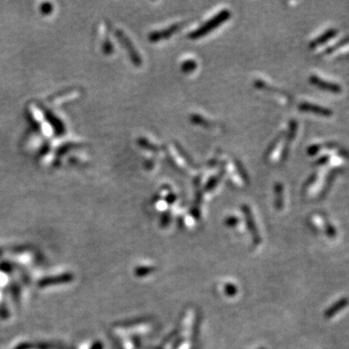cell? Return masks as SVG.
I'll list each match as a JSON object with an SVG mask.
<instances>
[{"label": "cell", "mask_w": 349, "mask_h": 349, "mask_svg": "<svg viewBox=\"0 0 349 349\" xmlns=\"http://www.w3.org/2000/svg\"><path fill=\"white\" fill-rule=\"evenodd\" d=\"M308 82L322 91H329L334 94H339L342 91V88L340 87V85L331 81L323 80L321 77L317 76L315 74H312L309 76Z\"/></svg>", "instance_id": "cell-3"}, {"label": "cell", "mask_w": 349, "mask_h": 349, "mask_svg": "<svg viewBox=\"0 0 349 349\" xmlns=\"http://www.w3.org/2000/svg\"><path fill=\"white\" fill-rule=\"evenodd\" d=\"M274 206L277 211H280L283 207V184L277 182L274 184Z\"/></svg>", "instance_id": "cell-12"}, {"label": "cell", "mask_w": 349, "mask_h": 349, "mask_svg": "<svg viewBox=\"0 0 349 349\" xmlns=\"http://www.w3.org/2000/svg\"><path fill=\"white\" fill-rule=\"evenodd\" d=\"M330 159H331V156H330L329 154H323V155L319 156L317 159H315V160H314V162H313L312 166H315V167L324 166V165H326V164H328V163H329Z\"/></svg>", "instance_id": "cell-19"}, {"label": "cell", "mask_w": 349, "mask_h": 349, "mask_svg": "<svg viewBox=\"0 0 349 349\" xmlns=\"http://www.w3.org/2000/svg\"><path fill=\"white\" fill-rule=\"evenodd\" d=\"M173 145H174L175 150L179 153V155L182 157V159H183V161H184L189 167L192 168V169H199V168H200V165L194 161V159L192 158V156L190 155V153L184 149V147L182 146L180 142H178V141L175 140V141H173Z\"/></svg>", "instance_id": "cell-10"}, {"label": "cell", "mask_w": 349, "mask_h": 349, "mask_svg": "<svg viewBox=\"0 0 349 349\" xmlns=\"http://www.w3.org/2000/svg\"><path fill=\"white\" fill-rule=\"evenodd\" d=\"M189 121L193 124L201 126L203 128H206V129H213V128H216L218 126V124L216 122L210 121V120L206 119L204 116H201L196 113H193L190 115Z\"/></svg>", "instance_id": "cell-11"}, {"label": "cell", "mask_w": 349, "mask_h": 349, "mask_svg": "<svg viewBox=\"0 0 349 349\" xmlns=\"http://www.w3.org/2000/svg\"><path fill=\"white\" fill-rule=\"evenodd\" d=\"M165 151H166V153H167L168 160H169L171 166L174 168L176 171H178V172H180V173H182V174H184V173H183V169H182V167H180L179 164H177V162H176L175 159L173 158L172 154H170V152H168L167 149H165ZM184 175H185V174H184Z\"/></svg>", "instance_id": "cell-22"}, {"label": "cell", "mask_w": 349, "mask_h": 349, "mask_svg": "<svg viewBox=\"0 0 349 349\" xmlns=\"http://www.w3.org/2000/svg\"><path fill=\"white\" fill-rule=\"evenodd\" d=\"M321 150H322V144H317V143H315V144H312V145H310V146L307 147V149H306V153H307V155H309V156H314V155H316Z\"/></svg>", "instance_id": "cell-20"}, {"label": "cell", "mask_w": 349, "mask_h": 349, "mask_svg": "<svg viewBox=\"0 0 349 349\" xmlns=\"http://www.w3.org/2000/svg\"><path fill=\"white\" fill-rule=\"evenodd\" d=\"M176 199H177L176 194L173 193V192H171V193L168 194L167 197H166V201H167L168 204H171V205H172V204L176 201Z\"/></svg>", "instance_id": "cell-23"}, {"label": "cell", "mask_w": 349, "mask_h": 349, "mask_svg": "<svg viewBox=\"0 0 349 349\" xmlns=\"http://www.w3.org/2000/svg\"><path fill=\"white\" fill-rule=\"evenodd\" d=\"M348 44V36H344L342 39H340L339 41H337L335 44L327 47L325 50H323L320 54V56H329L331 54H333L336 50L344 47Z\"/></svg>", "instance_id": "cell-15"}, {"label": "cell", "mask_w": 349, "mask_h": 349, "mask_svg": "<svg viewBox=\"0 0 349 349\" xmlns=\"http://www.w3.org/2000/svg\"><path fill=\"white\" fill-rule=\"evenodd\" d=\"M253 86L255 89L257 90H261V91H269V92H272V93H275V94H278V95H281L287 99H291V96L289 94L288 92H286L281 89H278V88H275V87H273L271 85H269L267 82L261 80V79H255L253 81Z\"/></svg>", "instance_id": "cell-9"}, {"label": "cell", "mask_w": 349, "mask_h": 349, "mask_svg": "<svg viewBox=\"0 0 349 349\" xmlns=\"http://www.w3.org/2000/svg\"><path fill=\"white\" fill-rule=\"evenodd\" d=\"M234 165H235V169H236V172L237 174L239 175V177L242 179L245 184H249V175L246 171L245 167L243 166V162L237 158L234 159Z\"/></svg>", "instance_id": "cell-14"}, {"label": "cell", "mask_w": 349, "mask_h": 349, "mask_svg": "<svg viewBox=\"0 0 349 349\" xmlns=\"http://www.w3.org/2000/svg\"><path fill=\"white\" fill-rule=\"evenodd\" d=\"M298 110L302 113H311L314 115H318L324 118H330L334 115V111L331 108L328 107L321 106L314 103H309V102H301L298 105Z\"/></svg>", "instance_id": "cell-5"}, {"label": "cell", "mask_w": 349, "mask_h": 349, "mask_svg": "<svg viewBox=\"0 0 349 349\" xmlns=\"http://www.w3.org/2000/svg\"><path fill=\"white\" fill-rule=\"evenodd\" d=\"M182 27H183V23H175L164 30L152 31L149 35V40L152 43L159 42L161 40H166L168 38L172 37L173 35H175L182 29Z\"/></svg>", "instance_id": "cell-4"}, {"label": "cell", "mask_w": 349, "mask_h": 349, "mask_svg": "<svg viewBox=\"0 0 349 349\" xmlns=\"http://www.w3.org/2000/svg\"><path fill=\"white\" fill-rule=\"evenodd\" d=\"M217 164H218V156H214L213 159H211L208 162V166L210 168L215 167Z\"/></svg>", "instance_id": "cell-24"}, {"label": "cell", "mask_w": 349, "mask_h": 349, "mask_svg": "<svg viewBox=\"0 0 349 349\" xmlns=\"http://www.w3.org/2000/svg\"><path fill=\"white\" fill-rule=\"evenodd\" d=\"M298 127L299 123L297 120L292 119L289 121L288 130L285 132V139H284V144L280 153V162H284L288 158L289 152H290V146L292 142L295 140L297 132H298Z\"/></svg>", "instance_id": "cell-2"}, {"label": "cell", "mask_w": 349, "mask_h": 349, "mask_svg": "<svg viewBox=\"0 0 349 349\" xmlns=\"http://www.w3.org/2000/svg\"><path fill=\"white\" fill-rule=\"evenodd\" d=\"M338 34V30L337 29H329L327 31H324L322 34H320L317 37H315L312 41L309 42L308 48L310 50H315L320 46L326 44L327 42H329L331 39L334 38L336 35Z\"/></svg>", "instance_id": "cell-6"}, {"label": "cell", "mask_w": 349, "mask_h": 349, "mask_svg": "<svg viewBox=\"0 0 349 349\" xmlns=\"http://www.w3.org/2000/svg\"><path fill=\"white\" fill-rule=\"evenodd\" d=\"M322 149H326V150H330V151H334V150L339 151L342 149V147H340L336 142L329 141V142L322 144Z\"/></svg>", "instance_id": "cell-21"}, {"label": "cell", "mask_w": 349, "mask_h": 349, "mask_svg": "<svg viewBox=\"0 0 349 349\" xmlns=\"http://www.w3.org/2000/svg\"><path fill=\"white\" fill-rule=\"evenodd\" d=\"M226 170H227V162L226 161H221L220 162V166H219V171L216 175L212 176L204 186V190L206 192H211L213 189L217 186V184L220 182L221 179L224 177V175L226 174Z\"/></svg>", "instance_id": "cell-7"}, {"label": "cell", "mask_w": 349, "mask_h": 349, "mask_svg": "<svg viewBox=\"0 0 349 349\" xmlns=\"http://www.w3.org/2000/svg\"><path fill=\"white\" fill-rule=\"evenodd\" d=\"M317 179H318V173H317V172L311 173V174L307 177V179L305 180V182H304V184H303V192L305 193V192L307 191V189H308L312 184L315 183V182L317 181Z\"/></svg>", "instance_id": "cell-18"}, {"label": "cell", "mask_w": 349, "mask_h": 349, "mask_svg": "<svg viewBox=\"0 0 349 349\" xmlns=\"http://www.w3.org/2000/svg\"><path fill=\"white\" fill-rule=\"evenodd\" d=\"M197 61L193 59H187L182 61L181 64V69L182 73L184 74H190L194 72L197 69Z\"/></svg>", "instance_id": "cell-16"}, {"label": "cell", "mask_w": 349, "mask_h": 349, "mask_svg": "<svg viewBox=\"0 0 349 349\" xmlns=\"http://www.w3.org/2000/svg\"><path fill=\"white\" fill-rule=\"evenodd\" d=\"M342 173V168L340 167H334L332 168L327 176H326V180L324 182V184H323V187L321 189V192H320V198H324L325 196H327L328 192L330 191L333 183H334L336 177Z\"/></svg>", "instance_id": "cell-8"}, {"label": "cell", "mask_w": 349, "mask_h": 349, "mask_svg": "<svg viewBox=\"0 0 349 349\" xmlns=\"http://www.w3.org/2000/svg\"><path fill=\"white\" fill-rule=\"evenodd\" d=\"M138 143H139V145H141L144 149H147V150H149V151H151V152H158L160 151V148H159L158 146L152 144L149 140H147V139H145V138L139 139Z\"/></svg>", "instance_id": "cell-17"}, {"label": "cell", "mask_w": 349, "mask_h": 349, "mask_svg": "<svg viewBox=\"0 0 349 349\" xmlns=\"http://www.w3.org/2000/svg\"><path fill=\"white\" fill-rule=\"evenodd\" d=\"M284 136H285V131H280L276 136L273 138L272 142L269 144L268 148L266 149V152L264 153V158L265 159L269 158L272 155V153L275 151V149L277 148L278 144L281 142V140L284 138Z\"/></svg>", "instance_id": "cell-13"}, {"label": "cell", "mask_w": 349, "mask_h": 349, "mask_svg": "<svg viewBox=\"0 0 349 349\" xmlns=\"http://www.w3.org/2000/svg\"><path fill=\"white\" fill-rule=\"evenodd\" d=\"M232 13L229 9H222L218 13L213 16L211 19H209L207 22H205L203 25H201L199 28L194 31H190L187 34L188 39L190 40H197L201 37L206 36L207 34L211 33L213 30L219 28L224 23H226L228 20H230Z\"/></svg>", "instance_id": "cell-1"}]
</instances>
